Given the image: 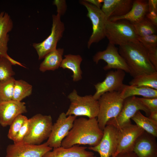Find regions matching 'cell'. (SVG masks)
<instances>
[{
    "mask_svg": "<svg viewBox=\"0 0 157 157\" xmlns=\"http://www.w3.org/2000/svg\"><path fill=\"white\" fill-rule=\"evenodd\" d=\"M103 135V131L100 128L97 118H76L61 146L65 148L76 144L95 146L99 143Z\"/></svg>",
    "mask_w": 157,
    "mask_h": 157,
    "instance_id": "1",
    "label": "cell"
},
{
    "mask_svg": "<svg viewBox=\"0 0 157 157\" xmlns=\"http://www.w3.org/2000/svg\"><path fill=\"white\" fill-rule=\"evenodd\" d=\"M118 50L133 78L157 72L149 60L146 49L138 40L119 46Z\"/></svg>",
    "mask_w": 157,
    "mask_h": 157,
    "instance_id": "2",
    "label": "cell"
},
{
    "mask_svg": "<svg viewBox=\"0 0 157 157\" xmlns=\"http://www.w3.org/2000/svg\"><path fill=\"white\" fill-rule=\"evenodd\" d=\"M99 111L97 119L100 128L103 131L107 122L116 117L122 107L124 99L120 92H107L98 99Z\"/></svg>",
    "mask_w": 157,
    "mask_h": 157,
    "instance_id": "3",
    "label": "cell"
},
{
    "mask_svg": "<svg viewBox=\"0 0 157 157\" xmlns=\"http://www.w3.org/2000/svg\"><path fill=\"white\" fill-rule=\"evenodd\" d=\"M53 125L50 115L37 114L28 119V129L23 142L39 145L49 138Z\"/></svg>",
    "mask_w": 157,
    "mask_h": 157,
    "instance_id": "4",
    "label": "cell"
},
{
    "mask_svg": "<svg viewBox=\"0 0 157 157\" xmlns=\"http://www.w3.org/2000/svg\"><path fill=\"white\" fill-rule=\"evenodd\" d=\"M105 37L109 43L119 46L138 40L133 25L124 20L112 22L108 19L105 26Z\"/></svg>",
    "mask_w": 157,
    "mask_h": 157,
    "instance_id": "5",
    "label": "cell"
},
{
    "mask_svg": "<svg viewBox=\"0 0 157 157\" xmlns=\"http://www.w3.org/2000/svg\"><path fill=\"white\" fill-rule=\"evenodd\" d=\"M70 101L69 108L65 113L67 116L73 115L87 116L88 118H97L99 111L98 100L92 95L80 96L74 89L68 96Z\"/></svg>",
    "mask_w": 157,
    "mask_h": 157,
    "instance_id": "6",
    "label": "cell"
},
{
    "mask_svg": "<svg viewBox=\"0 0 157 157\" xmlns=\"http://www.w3.org/2000/svg\"><path fill=\"white\" fill-rule=\"evenodd\" d=\"M142 110L147 115L150 112L135 96L127 97L124 99L122 107L120 113L115 117L109 120L106 125H111L117 129L131 124V119L138 110Z\"/></svg>",
    "mask_w": 157,
    "mask_h": 157,
    "instance_id": "7",
    "label": "cell"
},
{
    "mask_svg": "<svg viewBox=\"0 0 157 157\" xmlns=\"http://www.w3.org/2000/svg\"><path fill=\"white\" fill-rule=\"evenodd\" d=\"M52 26L50 35L42 42L33 44L39 60L44 58L47 54L57 48V43L62 37L65 30V25L61 21L59 15H52Z\"/></svg>",
    "mask_w": 157,
    "mask_h": 157,
    "instance_id": "8",
    "label": "cell"
},
{
    "mask_svg": "<svg viewBox=\"0 0 157 157\" xmlns=\"http://www.w3.org/2000/svg\"><path fill=\"white\" fill-rule=\"evenodd\" d=\"M81 3L86 8L88 11L87 15L92 24V33L87 43L89 49L92 44L98 42L106 37L105 26L108 19L101 9L85 0L81 1Z\"/></svg>",
    "mask_w": 157,
    "mask_h": 157,
    "instance_id": "9",
    "label": "cell"
},
{
    "mask_svg": "<svg viewBox=\"0 0 157 157\" xmlns=\"http://www.w3.org/2000/svg\"><path fill=\"white\" fill-rule=\"evenodd\" d=\"M76 117L73 115L67 116L65 113H61L53 124L50 135L46 143L52 148L61 146L62 141L72 129Z\"/></svg>",
    "mask_w": 157,
    "mask_h": 157,
    "instance_id": "10",
    "label": "cell"
},
{
    "mask_svg": "<svg viewBox=\"0 0 157 157\" xmlns=\"http://www.w3.org/2000/svg\"><path fill=\"white\" fill-rule=\"evenodd\" d=\"M118 138V129L111 125H107L103 130V135L99 143L88 148L98 152L100 157H112L116 151Z\"/></svg>",
    "mask_w": 157,
    "mask_h": 157,
    "instance_id": "11",
    "label": "cell"
},
{
    "mask_svg": "<svg viewBox=\"0 0 157 157\" xmlns=\"http://www.w3.org/2000/svg\"><path fill=\"white\" fill-rule=\"evenodd\" d=\"M45 142L39 145L23 142L10 144L6 149L5 157H43L52 149Z\"/></svg>",
    "mask_w": 157,
    "mask_h": 157,
    "instance_id": "12",
    "label": "cell"
},
{
    "mask_svg": "<svg viewBox=\"0 0 157 157\" xmlns=\"http://www.w3.org/2000/svg\"><path fill=\"white\" fill-rule=\"evenodd\" d=\"M101 60H104L107 63L104 67L105 70L115 69L130 72L128 67L119 53L118 49L113 44L109 42L105 50L97 52L93 57V60L96 64Z\"/></svg>",
    "mask_w": 157,
    "mask_h": 157,
    "instance_id": "13",
    "label": "cell"
},
{
    "mask_svg": "<svg viewBox=\"0 0 157 157\" xmlns=\"http://www.w3.org/2000/svg\"><path fill=\"white\" fill-rule=\"evenodd\" d=\"M118 145L116 151L112 157L118 154L132 151L136 140L144 131L136 124H132L118 129Z\"/></svg>",
    "mask_w": 157,
    "mask_h": 157,
    "instance_id": "14",
    "label": "cell"
},
{
    "mask_svg": "<svg viewBox=\"0 0 157 157\" xmlns=\"http://www.w3.org/2000/svg\"><path fill=\"white\" fill-rule=\"evenodd\" d=\"M125 75V72L120 69L109 72L102 82L94 85L96 91L93 95L94 98L98 100L103 94L107 92H120L124 85L123 82Z\"/></svg>",
    "mask_w": 157,
    "mask_h": 157,
    "instance_id": "15",
    "label": "cell"
},
{
    "mask_svg": "<svg viewBox=\"0 0 157 157\" xmlns=\"http://www.w3.org/2000/svg\"><path fill=\"white\" fill-rule=\"evenodd\" d=\"M27 112L24 102L13 100L0 102V125L3 127L10 126L19 115Z\"/></svg>",
    "mask_w": 157,
    "mask_h": 157,
    "instance_id": "16",
    "label": "cell"
},
{
    "mask_svg": "<svg viewBox=\"0 0 157 157\" xmlns=\"http://www.w3.org/2000/svg\"><path fill=\"white\" fill-rule=\"evenodd\" d=\"M133 151L138 157H157L156 137L144 131L136 140Z\"/></svg>",
    "mask_w": 157,
    "mask_h": 157,
    "instance_id": "17",
    "label": "cell"
},
{
    "mask_svg": "<svg viewBox=\"0 0 157 157\" xmlns=\"http://www.w3.org/2000/svg\"><path fill=\"white\" fill-rule=\"evenodd\" d=\"M148 12L147 0H135L131 10L126 14L121 16L110 17L108 19L112 22L126 20L134 24L143 19Z\"/></svg>",
    "mask_w": 157,
    "mask_h": 157,
    "instance_id": "18",
    "label": "cell"
},
{
    "mask_svg": "<svg viewBox=\"0 0 157 157\" xmlns=\"http://www.w3.org/2000/svg\"><path fill=\"white\" fill-rule=\"evenodd\" d=\"M133 0H104L101 9L108 19L119 17L127 13L132 8Z\"/></svg>",
    "mask_w": 157,
    "mask_h": 157,
    "instance_id": "19",
    "label": "cell"
},
{
    "mask_svg": "<svg viewBox=\"0 0 157 157\" xmlns=\"http://www.w3.org/2000/svg\"><path fill=\"white\" fill-rule=\"evenodd\" d=\"M87 147L74 145L68 148L61 146L53 148L47 152L43 157H93L94 154L92 151L86 150Z\"/></svg>",
    "mask_w": 157,
    "mask_h": 157,
    "instance_id": "20",
    "label": "cell"
},
{
    "mask_svg": "<svg viewBox=\"0 0 157 157\" xmlns=\"http://www.w3.org/2000/svg\"><path fill=\"white\" fill-rule=\"evenodd\" d=\"M13 27L12 20L5 15H0V57L7 59L10 57L7 53L8 44L9 40L8 33Z\"/></svg>",
    "mask_w": 157,
    "mask_h": 157,
    "instance_id": "21",
    "label": "cell"
},
{
    "mask_svg": "<svg viewBox=\"0 0 157 157\" xmlns=\"http://www.w3.org/2000/svg\"><path fill=\"white\" fill-rule=\"evenodd\" d=\"M63 48L56 49L47 54L40 64L39 70L42 72L48 70L54 71L60 67L63 60Z\"/></svg>",
    "mask_w": 157,
    "mask_h": 157,
    "instance_id": "22",
    "label": "cell"
},
{
    "mask_svg": "<svg viewBox=\"0 0 157 157\" xmlns=\"http://www.w3.org/2000/svg\"><path fill=\"white\" fill-rule=\"evenodd\" d=\"M60 67L63 69L70 70L73 73L72 77L74 82L81 80L82 78V71L80 65L82 58L79 55L68 54L64 56Z\"/></svg>",
    "mask_w": 157,
    "mask_h": 157,
    "instance_id": "23",
    "label": "cell"
},
{
    "mask_svg": "<svg viewBox=\"0 0 157 157\" xmlns=\"http://www.w3.org/2000/svg\"><path fill=\"white\" fill-rule=\"evenodd\" d=\"M120 94L124 99L135 95L141 96L144 98H157V90L148 87H136L125 84Z\"/></svg>",
    "mask_w": 157,
    "mask_h": 157,
    "instance_id": "24",
    "label": "cell"
},
{
    "mask_svg": "<svg viewBox=\"0 0 157 157\" xmlns=\"http://www.w3.org/2000/svg\"><path fill=\"white\" fill-rule=\"evenodd\" d=\"M131 119L145 131L157 137V122L144 116L140 110L138 111Z\"/></svg>",
    "mask_w": 157,
    "mask_h": 157,
    "instance_id": "25",
    "label": "cell"
},
{
    "mask_svg": "<svg viewBox=\"0 0 157 157\" xmlns=\"http://www.w3.org/2000/svg\"><path fill=\"white\" fill-rule=\"evenodd\" d=\"M129 85L148 87L157 90V72L141 75L133 78Z\"/></svg>",
    "mask_w": 157,
    "mask_h": 157,
    "instance_id": "26",
    "label": "cell"
},
{
    "mask_svg": "<svg viewBox=\"0 0 157 157\" xmlns=\"http://www.w3.org/2000/svg\"><path fill=\"white\" fill-rule=\"evenodd\" d=\"M32 89V85L25 81L15 80L13 100L21 101L31 94Z\"/></svg>",
    "mask_w": 157,
    "mask_h": 157,
    "instance_id": "27",
    "label": "cell"
},
{
    "mask_svg": "<svg viewBox=\"0 0 157 157\" xmlns=\"http://www.w3.org/2000/svg\"><path fill=\"white\" fill-rule=\"evenodd\" d=\"M133 24L138 36H144L156 33L157 26L146 17L140 22Z\"/></svg>",
    "mask_w": 157,
    "mask_h": 157,
    "instance_id": "28",
    "label": "cell"
},
{
    "mask_svg": "<svg viewBox=\"0 0 157 157\" xmlns=\"http://www.w3.org/2000/svg\"><path fill=\"white\" fill-rule=\"evenodd\" d=\"M15 80L12 77L0 81V102L13 100Z\"/></svg>",
    "mask_w": 157,
    "mask_h": 157,
    "instance_id": "29",
    "label": "cell"
},
{
    "mask_svg": "<svg viewBox=\"0 0 157 157\" xmlns=\"http://www.w3.org/2000/svg\"><path fill=\"white\" fill-rule=\"evenodd\" d=\"M12 65V63L7 58L0 57V81L7 80L15 75Z\"/></svg>",
    "mask_w": 157,
    "mask_h": 157,
    "instance_id": "30",
    "label": "cell"
},
{
    "mask_svg": "<svg viewBox=\"0 0 157 157\" xmlns=\"http://www.w3.org/2000/svg\"><path fill=\"white\" fill-rule=\"evenodd\" d=\"M28 118L25 116L20 114L18 115L10 125L7 136L10 140H13L17 134L25 120Z\"/></svg>",
    "mask_w": 157,
    "mask_h": 157,
    "instance_id": "31",
    "label": "cell"
},
{
    "mask_svg": "<svg viewBox=\"0 0 157 157\" xmlns=\"http://www.w3.org/2000/svg\"><path fill=\"white\" fill-rule=\"evenodd\" d=\"M138 40L141 43L147 52L157 48V35L156 34L144 36H138Z\"/></svg>",
    "mask_w": 157,
    "mask_h": 157,
    "instance_id": "32",
    "label": "cell"
},
{
    "mask_svg": "<svg viewBox=\"0 0 157 157\" xmlns=\"http://www.w3.org/2000/svg\"><path fill=\"white\" fill-rule=\"evenodd\" d=\"M138 99L151 112L157 111V98H139Z\"/></svg>",
    "mask_w": 157,
    "mask_h": 157,
    "instance_id": "33",
    "label": "cell"
},
{
    "mask_svg": "<svg viewBox=\"0 0 157 157\" xmlns=\"http://www.w3.org/2000/svg\"><path fill=\"white\" fill-rule=\"evenodd\" d=\"M28 119L27 118L25 120L17 134L13 140L14 143L17 144L23 142L24 138L28 131Z\"/></svg>",
    "mask_w": 157,
    "mask_h": 157,
    "instance_id": "34",
    "label": "cell"
},
{
    "mask_svg": "<svg viewBox=\"0 0 157 157\" xmlns=\"http://www.w3.org/2000/svg\"><path fill=\"white\" fill-rule=\"evenodd\" d=\"M53 4L57 7V14L60 16L63 15L67 9V5L65 0H55Z\"/></svg>",
    "mask_w": 157,
    "mask_h": 157,
    "instance_id": "35",
    "label": "cell"
},
{
    "mask_svg": "<svg viewBox=\"0 0 157 157\" xmlns=\"http://www.w3.org/2000/svg\"><path fill=\"white\" fill-rule=\"evenodd\" d=\"M147 52L149 60L157 70V49Z\"/></svg>",
    "mask_w": 157,
    "mask_h": 157,
    "instance_id": "36",
    "label": "cell"
},
{
    "mask_svg": "<svg viewBox=\"0 0 157 157\" xmlns=\"http://www.w3.org/2000/svg\"><path fill=\"white\" fill-rule=\"evenodd\" d=\"M146 17L155 26H157V12L151 11L148 12Z\"/></svg>",
    "mask_w": 157,
    "mask_h": 157,
    "instance_id": "37",
    "label": "cell"
},
{
    "mask_svg": "<svg viewBox=\"0 0 157 157\" xmlns=\"http://www.w3.org/2000/svg\"><path fill=\"white\" fill-rule=\"evenodd\" d=\"M149 12L155 11L157 12V0H149L148 1Z\"/></svg>",
    "mask_w": 157,
    "mask_h": 157,
    "instance_id": "38",
    "label": "cell"
},
{
    "mask_svg": "<svg viewBox=\"0 0 157 157\" xmlns=\"http://www.w3.org/2000/svg\"><path fill=\"white\" fill-rule=\"evenodd\" d=\"M115 157H138L133 151L120 153L116 155Z\"/></svg>",
    "mask_w": 157,
    "mask_h": 157,
    "instance_id": "39",
    "label": "cell"
},
{
    "mask_svg": "<svg viewBox=\"0 0 157 157\" xmlns=\"http://www.w3.org/2000/svg\"><path fill=\"white\" fill-rule=\"evenodd\" d=\"M87 2L101 9L103 2V0H85Z\"/></svg>",
    "mask_w": 157,
    "mask_h": 157,
    "instance_id": "40",
    "label": "cell"
},
{
    "mask_svg": "<svg viewBox=\"0 0 157 157\" xmlns=\"http://www.w3.org/2000/svg\"><path fill=\"white\" fill-rule=\"evenodd\" d=\"M149 117L154 121L157 122V111L150 113Z\"/></svg>",
    "mask_w": 157,
    "mask_h": 157,
    "instance_id": "41",
    "label": "cell"
},
{
    "mask_svg": "<svg viewBox=\"0 0 157 157\" xmlns=\"http://www.w3.org/2000/svg\"><path fill=\"white\" fill-rule=\"evenodd\" d=\"M93 157H96L95 156H93Z\"/></svg>",
    "mask_w": 157,
    "mask_h": 157,
    "instance_id": "42",
    "label": "cell"
}]
</instances>
